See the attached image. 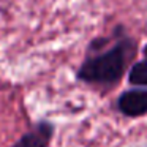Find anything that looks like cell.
Segmentation results:
<instances>
[{
	"label": "cell",
	"instance_id": "cell-3",
	"mask_svg": "<svg viewBox=\"0 0 147 147\" xmlns=\"http://www.w3.org/2000/svg\"><path fill=\"white\" fill-rule=\"evenodd\" d=\"M54 136L55 123L49 119H40L10 147H51Z\"/></svg>",
	"mask_w": 147,
	"mask_h": 147
},
{
	"label": "cell",
	"instance_id": "cell-4",
	"mask_svg": "<svg viewBox=\"0 0 147 147\" xmlns=\"http://www.w3.org/2000/svg\"><path fill=\"white\" fill-rule=\"evenodd\" d=\"M127 82L130 87H144L147 89V57L136 59L127 73Z\"/></svg>",
	"mask_w": 147,
	"mask_h": 147
},
{
	"label": "cell",
	"instance_id": "cell-5",
	"mask_svg": "<svg viewBox=\"0 0 147 147\" xmlns=\"http://www.w3.org/2000/svg\"><path fill=\"white\" fill-rule=\"evenodd\" d=\"M142 54H144V57H147V45L142 48Z\"/></svg>",
	"mask_w": 147,
	"mask_h": 147
},
{
	"label": "cell",
	"instance_id": "cell-2",
	"mask_svg": "<svg viewBox=\"0 0 147 147\" xmlns=\"http://www.w3.org/2000/svg\"><path fill=\"white\" fill-rule=\"evenodd\" d=\"M114 109L125 119H142L147 115V89L130 87L115 96Z\"/></svg>",
	"mask_w": 147,
	"mask_h": 147
},
{
	"label": "cell",
	"instance_id": "cell-1",
	"mask_svg": "<svg viewBox=\"0 0 147 147\" xmlns=\"http://www.w3.org/2000/svg\"><path fill=\"white\" fill-rule=\"evenodd\" d=\"M139 51V38L119 22L87 43L74 79L100 93H108L119 87Z\"/></svg>",
	"mask_w": 147,
	"mask_h": 147
}]
</instances>
